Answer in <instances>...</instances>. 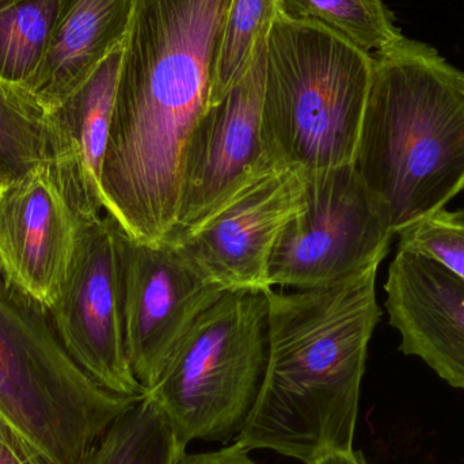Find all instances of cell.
I'll return each instance as SVG.
<instances>
[{
	"instance_id": "52a82bcc",
	"label": "cell",
	"mask_w": 464,
	"mask_h": 464,
	"mask_svg": "<svg viewBox=\"0 0 464 464\" xmlns=\"http://www.w3.org/2000/svg\"><path fill=\"white\" fill-rule=\"evenodd\" d=\"M300 173L302 207L276 240L269 288L327 285L383 261L394 234L354 166Z\"/></svg>"
},
{
	"instance_id": "4fadbf2b",
	"label": "cell",
	"mask_w": 464,
	"mask_h": 464,
	"mask_svg": "<svg viewBox=\"0 0 464 464\" xmlns=\"http://www.w3.org/2000/svg\"><path fill=\"white\" fill-rule=\"evenodd\" d=\"M384 292L400 351L464 390V280L435 259L397 246Z\"/></svg>"
},
{
	"instance_id": "d4e9b609",
	"label": "cell",
	"mask_w": 464,
	"mask_h": 464,
	"mask_svg": "<svg viewBox=\"0 0 464 464\" xmlns=\"http://www.w3.org/2000/svg\"><path fill=\"white\" fill-rule=\"evenodd\" d=\"M5 184H3L2 181H0V189H2L3 187H5Z\"/></svg>"
},
{
	"instance_id": "d6986e66",
	"label": "cell",
	"mask_w": 464,
	"mask_h": 464,
	"mask_svg": "<svg viewBox=\"0 0 464 464\" xmlns=\"http://www.w3.org/2000/svg\"><path fill=\"white\" fill-rule=\"evenodd\" d=\"M49 113L26 90L0 81V181L48 162Z\"/></svg>"
},
{
	"instance_id": "ba28073f",
	"label": "cell",
	"mask_w": 464,
	"mask_h": 464,
	"mask_svg": "<svg viewBox=\"0 0 464 464\" xmlns=\"http://www.w3.org/2000/svg\"><path fill=\"white\" fill-rule=\"evenodd\" d=\"M124 232L106 212L79 223L67 280L48 311L70 356L97 383L114 394L141 397L125 333Z\"/></svg>"
},
{
	"instance_id": "5bb4252c",
	"label": "cell",
	"mask_w": 464,
	"mask_h": 464,
	"mask_svg": "<svg viewBox=\"0 0 464 464\" xmlns=\"http://www.w3.org/2000/svg\"><path fill=\"white\" fill-rule=\"evenodd\" d=\"M122 49L124 44L117 46L81 87L49 111L48 163L79 223L97 219L105 212L101 174Z\"/></svg>"
},
{
	"instance_id": "8992f818",
	"label": "cell",
	"mask_w": 464,
	"mask_h": 464,
	"mask_svg": "<svg viewBox=\"0 0 464 464\" xmlns=\"http://www.w3.org/2000/svg\"><path fill=\"white\" fill-rule=\"evenodd\" d=\"M266 289H225L190 327L150 392L179 443H228L242 432L267 364Z\"/></svg>"
},
{
	"instance_id": "30bf717a",
	"label": "cell",
	"mask_w": 464,
	"mask_h": 464,
	"mask_svg": "<svg viewBox=\"0 0 464 464\" xmlns=\"http://www.w3.org/2000/svg\"><path fill=\"white\" fill-rule=\"evenodd\" d=\"M125 333L135 378L150 392L198 316L225 291L171 240L122 237Z\"/></svg>"
},
{
	"instance_id": "5b68a950",
	"label": "cell",
	"mask_w": 464,
	"mask_h": 464,
	"mask_svg": "<svg viewBox=\"0 0 464 464\" xmlns=\"http://www.w3.org/2000/svg\"><path fill=\"white\" fill-rule=\"evenodd\" d=\"M114 394L63 345L48 308L0 273V416L53 464H82L143 398Z\"/></svg>"
},
{
	"instance_id": "7c38bea8",
	"label": "cell",
	"mask_w": 464,
	"mask_h": 464,
	"mask_svg": "<svg viewBox=\"0 0 464 464\" xmlns=\"http://www.w3.org/2000/svg\"><path fill=\"white\" fill-rule=\"evenodd\" d=\"M79 220L48 162L0 189V273L51 308L67 280Z\"/></svg>"
},
{
	"instance_id": "7402d4cb",
	"label": "cell",
	"mask_w": 464,
	"mask_h": 464,
	"mask_svg": "<svg viewBox=\"0 0 464 464\" xmlns=\"http://www.w3.org/2000/svg\"><path fill=\"white\" fill-rule=\"evenodd\" d=\"M0 464H53L0 416Z\"/></svg>"
},
{
	"instance_id": "ffe728a7",
	"label": "cell",
	"mask_w": 464,
	"mask_h": 464,
	"mask_svg": "<svg viewBox=\"0 0 464 464\" xmlns=\"http://www.w3.org/2000/svg\"><path fill=\"white\" fill-rule=\"evenodd\" d=\"M276 15V0H231L209 105L219 101L247 72L256 45L269 32Z\"/></svg>"
},
{
	"instance_id": "8fae6325",
	"label": "cell",
	"mask_w": 464,
	"mask_h": 464,
	"mask_svg": "<svg viewBox=\"0 0 464 464\" xmlns=\"http://www.w3.org/2000/svg\"><path fill=\"white\" fill-rule=\"evenodd\" d=\"M303 203L302 173L267 169L187 234L171 237L225 289H269L267 265L278 235Z\"/></svg>"
},
{
	"instance_id": "603a6c76",
	"label": "cell",
	"mask_w": 464,
	"mask_h": 464,
	"mask_svg": "<svg viewBox=\"0 0 464 464\" xmlns=\"http://www.w3.org/2000/svg\"><path fill=\"white\" fill-rule=\"evenodd\" d=\"M250 451L242 444H231L217 451L198 452L188 454L185 452L176 464H256L250 458Z\"/></svg>"
},
{
	"instance_id": "277c9868",
	"label": "cell",
	"mask_w": 464,
	"mask_h": 464,
	"mask_svg": "<svg viewBox=\"0 0 464 464\" xmlns=\"http://www.w3.org/2000/svg\"><path fill=\"white\" fill-rule=\"evenodd\" d=\"M373 54L315 24L276 15L266 44L261 133L280 168L353 165Z\"/></svg>"
},
{
	"instance_id": "3957f363",
	"label": "cell",
	"mask_w": 464,
	"mask_h": 464,
	"mask_svg": "<svg viewBox=\"0 0 464 464\" xmlns=\"http://www.w3.org/2000/svg\"><path fill=\"white\" fill-rule=\"evenodd\" d=\"M354 169L392 234L464 192V71L403 38L373 54Z\"/></svg>"
},
{
	"instance_id": "44dd1931",
	"label": "cell",
	"mask_w": 464,
	"mask_h": 464,
	"mask_svg": "<svg viewBox=\"0 0 464 464\" xmlns=\"http://www.w3.org/2000/svg\"><path fill=\"white\" fill-rule=\"evenodd\" d=\"M397 237L398 247L424 254L464 280V209H441Z\"/></svg>"
},
{
	"instance_id": "9a60e30c",
	"label": "cell",
	"mask_w": 464,
	"mask_h": 464,
	"mask_svg": "<svg viewBox=\"0 0 464 464\" xmlns=\"http://www.w3.org/2000/svg\"><path fill=\"white\" fill-rule=\"evenodd\" d=\"M135 0H64L48 51L30 86L52 111L124 44Z\"/></svg>"
},
{
	"instance_id": "cb8c5ba5",
	"label": "cell",
	"mask_w": 464,
	"mask_h": 464,
	"mask_svg": "<svg viewBox=\"0 0 464 464\" xmlns=\"http://www.w3.org/2000/svg\"><path fill=\"white\" fill-rule=\"evenodd\" d=\"M310 464H370L362 452L351 450V451H334L318 458Z\"/></svg>"
},
{
	"instance_id": "6da1fadb",
	"label": "cell",
	"mask_w": 464,
	"mask_h": 464,
	"mask_svg": "<svg viewBox=\"0 0 464 464\" xmlns=\"http://www.w3.org/2000/svg\"><path fill=\"white\" fill-rule=\"evenodd\" d=\"M231 0H135L101 174L106 214L132 239L176 225L185 149L209 106Z\"/></svg>"
},
{
	"instance_id": "2e32d148",
	"label": "cell",
	"mask_w": 464,
	"mask_h": 464,
	"mask_svg": "<svg viewBox=\"0 0 464 464\" xmlns=\"http://www.w3.org/2000/svg\"><path fill=\"white\" fill-rule=\"evenodd\" d=\"M278 15L324 27L376 54L405 38L384 0H276Z\"/></svg>"
},
{
	"instance_id": "ac0fdd59",
	"label": "cell",
	"mask_w": 464,
	"mask_h": 464,
	"mask_svg": "<svg viewBox=\"0 0 464 464\" xmlns=\"http://www.w3.org/2000/svg\"><path fill=\"white\" fill-rule=\"evenodd\" d=\"M185 452L168 417L144 394L114 421L82 464H176Z\"/></svg>"
},
{
	"instance_id": "e0dca14e",
	"label": "cell",
	"mask_w": 464,
	"mask_h": 464,
	"mask_svg": "<svg viewBox=\"0 0 464 464\" xmlns=\"http://www.w3.org/2000/svg\"><path fill=\"white\" fill-rule=\"evenodd\" d=\"M64 0H0V81L29 92Z\"/></svg>"
},
{
	"instance_id": "9c48e42d",
	"label": "cell",
	"mask_w": 464,
	"mask_h": 464,
	"mask_svg": "<svg viewBox=\"0 0 464 464\" xmlns=\"http://www.w3.org/2000/svg\"><path fill=\"white\" fill-rule=\"evenodd\" d=\"M267 34L259 40L245 76L207 108L192 130L182 160L176 225L168 239L200 226L248 182L276 166L261 133Z\"/></svg>"
},
{
	"instance_id": "7a4b0ae2",
	"label": "cell",
	"mask_w": 464,
	"mask_h": 464,
	"mask_svg": "<svg viewBox=\"0 0 464 464\" xmlns=\"http://www.w3.org/2000/svg\"><path fill=\"white\" fill-rule=\"evenodd\" d=\"M381 264L315 288L266 289V371L237 443L304 464L353 450Z\"/></svg>"
}]
</instances>
